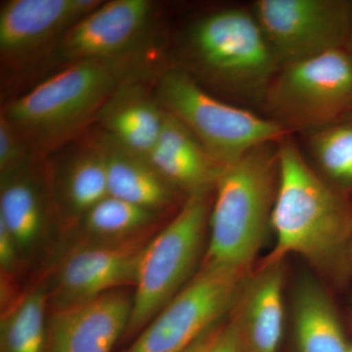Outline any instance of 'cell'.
Instances as JSON below:
<instances>
[{
  "mask_svg": "<svg viewBox=\"0 0 352 352\" xmlns=\"http://www.w3.org/2000/svg\"><path fill=\"white\" fill-rule=\"evenodd\" d=\"M152 9L147 0L102 2L62 36L60 57L71 64L120 56L138 50Z\"/></svg>",
  "mask_w": 352,
  "mask_h": 352,
  "instance_id": "30bf717a",
  "label": "cell"
},
{
  "mask_svg": "<svg viewBox=\"0 0 352 352\" xmlns=\"http://www.w3.org/2000/svg\"><path fill=\"white\" fill-rule=\"evenodd\" d=\"M208 194L189 196L175 219L141 251L126 333L150 323L191 274L210 219Z\"/></svg>",
  "mask_w": 352,
  "mask_h": 352,
  "instance_id": "52a82bcc",
  "label": "cell"
},
{
  "mask_svg": "<svg viewBox=\"0 0 352 352\" xmlns=\"http://www.w3.org/2000/svg\"><path fill=\"white\" fill-rule=\"evenodd\" d=\"M47 296L45 287H36L2 320V352H43Z\"/></svg>",
  "mask_w": 352,
  "mask_h": 352,
  "instance_id": "7402d4cb",
  "label": "cell"
},
{
  "mask_svg": "<svg viewBox=\"0 0 352 352\" xmlns=\"http://www.w3.org/2000/svg\"><path fill=\"white\" fill-rule=\"evenodd\" d=\"M147 157L173 189L182 190L188 197L208 193L226 168L206 151L182 122L166 110L157 144Z\"/></svg>",
  "mask_w": 352,
  "mask_h": 352,
  "instance_id": "5bb4252c",
  "label": "cell"
},
{
  "mask_svg": "<svg viewBox=\"0 0 352 352\" xmlns=\"http://www.w3.org/2000/svg\"><path fill=\"white\" fill-rule=\"evenodd\" d=\"M156 212L108 196L85 215L90 233L102 237H117L138 232L151 223Z\"/></svg>",
  "mask_w": 352,
  "mask_h": 352,
  "instance_id": "603a6c76",
  "label": "cell"
},
{
  "mask_svg": "<svg viewBox=\"0 0 352 352\" xmlns=\"http://www.w3.org/2000/svg\"><path fill=\"white\" fill-rule=\"evenodd\" d=\"M64 195L69 208L85 215L109 196L107 168L100 139L78 150L64 175Z\"/></svg>",
  "mask_w": 352,
  "mask_h": 352,
  "instance_id": "44dd1931",
  "label": "cell"
},
{
  "mask_svg": "<svg viewBox=\"0 0 352 352\" xmlns=\"http://www.w3.org/2000/svg\"><path fill=\"white\" fill-rule=\"evenodd\" d=\"M97 0H10L0 10L2 57H21L43 47L91 13Z\"/></svg>",
  "mask_w": 352,
  "mask_h": 352,
  "instance_id": "4fadbf2b",
  "label": "cell"
},
{
  "mask_svg": "<svg viewBox=\"0 0 352 352\" xmlns=\"http://www.w3.org/2000/svg\"><path fill=\"white\" fill-rule=\"evenodd\" d=\"M98 138L105 156L109 196L156 212L170 205L175 189L147 157L126 149L106 133Z\"/></svg>",
  "mask_w": 352,
  "mask_h": 352,
  "instance_id": "2e32d148",
  "label": "cell"
},
{
  "mask_svg": "<svg viewBox=\"0 0 352 352\" xmlns=\"http://www.w3.org/2000/svg\"><path fill=\"white\" fill-rule=\"evenodd\" d=\"M252 12L282 67L344 48L351 1L256 0Z\"/></svg>",
  "mask_w": 352,
  "mask_h": 352,
  "instance_id": "9c48e42d",
  "label": "cell"
},
{
  "mask_svg": "<svg viewBox=\"0 0 352 352\" xmlns=\"http://www.w3.org/2000/svg\"><path fill=\"white\" fill-rule=\"evenodd\" d=\"M351 352H352V347H351Z\"/></svg>",
  "mask_w": 352,
  "mask_h": 352,
  "instance_id": "f1b7e54d",
  "label": "cell"
},
{
  "mask_svg": "<svg viewBox=\"0 0 352 352\" xmlns=\"http://www.w3.org/2000/svg\"><path fill=\"white\" fill-rule=\"evenodd\" d=\"M210 352H244L239 327L235 319L222 327Z\"/></svg>",
  "mask_w": 352,
  "mask_h": 352,
  "instance_id": "d4e9b609",
  "label": "cell"
},
{
  "mask_svg": "<svg viewBox=\"0 0 352 352\" xmlns=\"http://www.w3.org/2000/svg\"><path fill=\"white\" fill-rule=\"evenodd\" d=\"M143 248L140 243L129 242L82 248L69 254L58 272L59 307L94 300L126 284L134 285Z\"/></svg>",
  "mask_w": 352,
  "mask_h": 352,
  "instance_id": "7c38bea8",
  "label": "cell"
},
{
  "mask_svg": "<svg viewBox=\"0 0 352 352\" xmlns=\"http://www.w3.org/2000/svg\"><path fill=\"white\" fill-rule=\"evenodd\" d=\"M157 98L223 166L237 163L259 146L289 135L267 117L217 98L180 68L161 74Z\"/></svg>",
  "mask_w": 352,
  "mask_h": 352,
  "instance_id": "5b68a950",
  "label": "cell"
},
{
  "mask_svg": "<svg viewBox=\"0 0 352 352\" xmlns=\"http://www.w3.org/2000/svg\"><path fill=\"white\" fill-rule=\"evenodd\" d=\"M0 220L12 233L20 249L36 243L43 230V201L36 183L19 173L2 178Z\"/></svg>",
  "mask_w": 352,
  "mask_h": 352,
  "instance_id": "ffe728a7",
  "label": "cell"
},
{
  "mask_svg": "<svg viewBox=\"0 0 352 352\" xmlns=\"http://www.w3.org/2000/svg\"><path fill=\"white\" fill-rule=\"evenodd\" d=\"M344 50H346L349 56L352 60V1H351V25H349V34H347L346 44H344Z\"/></svg>",
  "mask_w": 352,
  "mask_h": 352,
  "instance_id": "83f0119b",
  "label": "cell"
},
{
  "mask_svg": "<svg viewBox=\"0 0 352 352\" xmlns=\"http://www.w3.org/2000/svg\"><path fill=\"white\" fill-rule=\"evenodd\" d=\"M147 59L141 50L69 64L7 106L3 113L29 149H51L75 135L122 88L134 82Z\"/></svg>",
  "mask_w": 352,
  "mask_h": 352,
  "instance_id": "7a4b0ae2",
  "label": "cell"
},
{
  "mask_svg": "<svg viewBox=\"0 0 352 352\" xmlns=\"http://www.w3.org/2000/svg\"><path fill=\"white\" fill-rule=\"evenodd\" d=\"M18 248L12 233L3 221L0 220V264L3 270L12 267L17 256Z\"/></svg>",
  "mask_w": 352,
  "mask_h": 352,
  "instance_id": "484cf974",
  "label": "cell"
},
{
  "mask_svg": "<svg viewBox=\"0 0 352 352\" xmlns=\"http://www.w3.org/2000/svg\"><path fill=\"white\" fill-rule=\"evenodd\" d=\"M29 148L15 127L0 116V171L1 178L19 173L27 159Z\"/></svg>",
  "mask_w": 352,
  "mask_h": 352,
  "instance_id": "cb8c5ba5",
  "label": "cell"
},
{
  "mask_svg": "<svg viewBox=\"0 0 352 352\" xmlns=\"http://www.w3.org/2000/svg\"><path fill=\"white\" fill-rule=\"evenodd\" d=\"M247 271L204 263L126 352H183L220 323L242 291Z\"/></svg>",
  "mask_w": 352,
  "mask_h": 352,
  "instance_id": "ba28073f",
  "label": "cell"
},
{
  "mask_svg": "<svg viewBox=\"0 0 352 352\" xmlns=\"http://www.w3.org/2000/svg\"><path fill=\"white\" fill-rule=\"evenodd\" d=\"M183 53L182 69L242 104L263 106L280 69L254 14L241 8L215 11L194 23Z\"/></svg>",
  "mask_w": 352,
  "mask_h": 352,
  "instance_id": "3957f363",
  "label": "cell"
},
{
  "mask_svg": "<svg viewBox=\"0 0 352 352\" xmlns=\"http://www.w3.org/2000/svg\"><path fill=\"white\" fill-rule=\"evenodd\" d=\"M293 320L298 352H351L330 298L314 279L298 284Z\"/></svg>",
  "mask_w": 352,
  "mask_h": 352,
  "instance_id": "ac0fdd59",
  "label": "cell"
},
{
  "mask_svg": "<svg viewBox=\"0 0 352 352\" xmlns=\"http://www.w3.org/2000/svg\"><path fill=\"white\" fill-rule=\"evenodd\" d=\"M302 135L318 175L340 192L352 188V113Z\"/></svg>",
  "mask_w": 352,
  "mask_h": 352,
  "instance_id": "d6986e66",
  "label": "cell"
},
{
  "mask_svg": "<svg viewBox=\"0 0 352 352\" xmlns=\"http://www.w3.org/2000/svg\"><path fill=\"white\" fill-rule=\"evenodd\" d=\"M291 135L278 142L279 173L270 219L276 241L263 264L295 254L326 270L351 239L352 208L342 192L312 168Z\"/></svg>",
  "mask_w": 352,
  "mask_h": 352,
  "instance_id": "6da1fadb",
  "label": "cell"
},
{
  "mask_svg": "<svg viewBox=\"0 0 352 352\" xmlns=\"http://www.w3.org/2000/svg\"><path fill=\"white\" fill-rule=\"evenodd\" d=\"M263 108L292 134L330 124L352 113V60L344 48L280 67Z\"/></svg>",
  "mask_w": 352,
  "mask_h": 352,
  "instance_id": "8992f818",
  "label": "cell"
},
{
  "mask_svg": "<svg viewBox=\"0 0 352 352\" xmlns=\"http://www.w3.org/2000/svg\"><path fill=\"white\" fill-rule=\"evenodd\" d=\"M223 326L221 323L217 324L208 330L207 332L203 333L198 340L191 344L188 349H185L183 352H210L212 346H214L215 340L219 337L220 331H221Z\"/></svg>",
  "mask_w": 352,
  "mask_h": 352,
  "instance_id": "4316f807",
  "label": "cell"
},
{
  "mask_svg": "<svg viewBox=\"0 0 352 352\" xmlns=\"http://www.w3.org/2000/svg\"><path fill=\"white\" fill-rule=\"evenodd\" d=\"M278 173V142L259 146L226 166L214 187L204 263L248 270L270 226Z\"/></svg>",
  "mask_w": 352,
  "mask_h": 352,
  "instance_id": "277c9868",
  "label": "cell"
},
{
  "mask_svg": "<svg viewBox=\"0 0 352 352\" xmlns=\"http://www.w3.org/2000/svg\"><path fill=\"white\" fill-rule=\"evenodd\" d=\"M283 261L263 264L245 289L237 314L244 352H278L284 328Z\"/></svg>",
  "mask_w": 352,
  "mask_h": 352,
  "instance_id": "9a60e30c",
  "label": "cell"
},
{
  "mask_svg": "<svg viewBox=\"0 0 352 352\" xmlns=\"http://www.w3.org/2000/svg\"><path fill=\"white\" fill-rule=\"evenodd\" d=\"M133 296L110 292L59 307L50 326L48 352H113L131 322Z\"/></svg>",
  "mask_w": 352,
  "mask_h": 352,
  "instance_id": "8fae6325",
  "label": "cell"
},
{
  "mask_svg": "<svg viewBox=\"0 0 352 352\" xmlns=\"http://www.w3.org/2000/svg\"><path fill=\"white\" fill-rule=\"evenodd\" d=\"M132 85V83H131ZM126 85L103 109L98 119L105 133L126 149L148 157L163 127L164 109L139 87Z\"/></svg>",
  "mask_w": 352,
  "mask_h": 352,
  "instance_id": "e0dca14e",
  "label": "cell"
}]
</instances>
